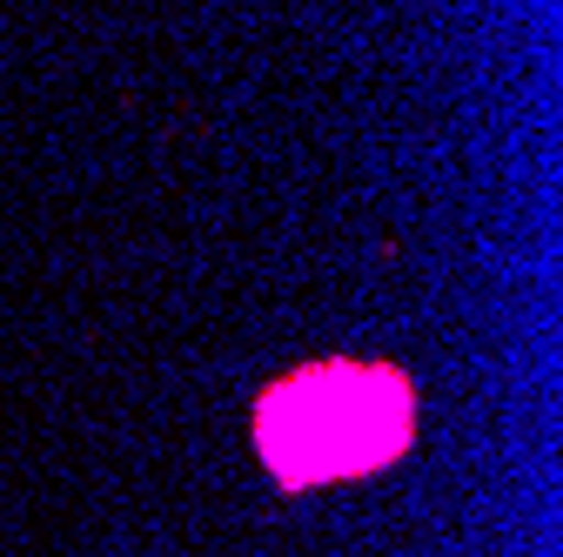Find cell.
<instances>
[{
    "mask_svg": "<svg viewBox=\"0 0 563 557\" xmlns=\"http://www.w3.org/2000/svg\"><path fill=\"white\" fill-rule=\"evenodd\" d=\"M416 396L383 363H316L275 383L255 409V450L282 483H335L402 457Z\"/></svg>",
    "mask_w": 563,
    "mask_h": 557,
    "instance_id": "cell-1",
    "label": "cell"
}]
</instances>
